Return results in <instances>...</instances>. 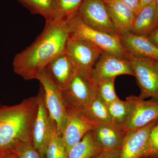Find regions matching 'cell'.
I'll return each mask as SVG.
<instances>
[{
	"label": "cell",
	"instance_id": "1",
	"mask_svg": "<svg viewBox=\"0 0 158 158\" xmlns=\"http://www.w3.org/2000/svg\"><path fill=\"white\" fill-rule=\"evenodd\" d=\"M69 35L67 22L56 19L46 21L35 41L15 56L14 72L26 81L37 79L51 61L65 52Z\"/></svg>",
	"mask_w": 158,
	"mask_h": 158
},
{
	"label": "cell",
	"instance_id": "2",
	"mask_svg": "<svg viewBox=\"0 0 158 158\" xmlns=\"http://www.w3.org/2000/svg\"><path fill=\"white\" fill-rule=\"evenodd\" d=\"M38 106L37 96L18 104L0 106V154L14 153L21 144L32 142Z\"/></svg>",
	"mask_w": 158,
	"mask_h": 158
},
{
	"label": "cell",
	"instance_id": "3",
	"mask_svg": "<svg viewBox=\"0 0 158 158\" xmlns=\"http://www.w3.org/2000/svg\"><path fill=\"white\" fill-rule=\"evenodd\" d=\"M70 36L96 46L105 52L127 58L118 36L98 31L87 25L78 13L67 21Z\"/></svg>",
	"mask_w": 158,
	"mask_h": 158
},
{
	"label": "cell",
	"instance_id": "4",
	"mask_svg": "<svg viewBox=\"0 0 158 158\" xmlns=\"http://www.w3.org/2000/svg\"><path fill=\"white\" fill-rule=\"evenodd\" d=\"M36 79L43 89L44 103L51 117L56 123L57 133L62 136L67 117L62 91L55 85L45 69L39 73Z\"/></svg>",
	"mask_w": 158,
	"mask_h": 158
},
{
	"label": "cell",
	"instance_id": "5",
	"mask_svg": "<svg viewBox=\"0 0 158 158\" xmlns=\"http://www.w3.org/2000/svg\"><path fill=\"white\" fill-rule=\"evenodd\" d=\"M96 94V85L90 76L78 71L68 88L62 91L67 110L82 111Z\"/></svg>",
	"mask_w": 158,
	"mask_h": 158
},
{
	"label": "cell",
	"instance_id": "6",
	"mask_svg": "<svg viewBox=\"0 0 158 158\" xmlns=\"http://www.w3.org/2000/svg\"><path fill=\"white\" fill-rule=\"evenodd\" d=\"M37 96L38 110L33 126L32 143L42 158H45L49 143L54 133L57 131V127L46 107L44 92L41 86Z\"/></svg>",
	"mask_w": 158,
	"mask_h": 158
},
{
	"label": "cell",
	"instance_id": "7",
	"mask_svg": "<svg viewBox=\"0 0 158 158\" xmlns=\"http://www.w3.org/2000/svg\"><path fill=\"white\" fill-rule=\"evenodd\" d=\"M140 89L139 97L142 99L152 98L158 100V74L154 61L134 56L127 53Z\"/></svg>",
	"mask_w": 158,
	"mask_h": 158
},
{
	"label": "cell",
	"instance_id": "8",
	"mask_svg": "<svg viewBox=\"0 0 158 158\" xmlns=\"http://www.w3.org/2000/svg\"><path fill=\"white\" fill-rule=\"evenodd\" d=\"M65 52L79 71L90 77L92 69L104 52L90 43L69 35Z\"/></svg>",
	"mask_w": 158,
	"mask_h": 158
},
{
	"label": "cell",
	"instance_id": "9",
	"mask_svg": "<svg viewBox=\"0 0 158 158\" xmlns=\"http://www.w3.org/2000/svg\"><path fill=\"white\" fill-rule=\"evenodd\" d=\"M78 14L84 23L90 27L118 36L108 13L106 4L102 0H84Z\"/></svg>",
	"mask_w": 158,
	"mask_h": 158
},
{
	"label": "cell",
	"instance_id": "10",
	"mask_svg": "<svg viewBox=\"0 0 158 158\" xmlns=\"http://www.w3.org/2000/svg\"><path fill=\"white\" fill-rule=\"evenodd\" d=\"M122 75L134 76L132 68L127 58L103 52L94 65L90 77L95 85Z\"/></svg>",
	"mask_w": 158,
	"mask_h": 158
},
{
	"label": "cell",
	"instance_id": "11",
	"mask_svg": "<svg viewBox=\"0 0 158 158\" xmlns=\"http://www.w3.org/2000/svg\"><path fill=\"white\" fill-rule=\"evenodd\" d=\"M131 111L125 127L126 132L146 125L158 118V100L142 99L135 95L127 97Z\"/></svg>",
	"mask_w": 158,
	"mask_h": 158
},
{
	"label": "cell",
	"instance_id": "12",
	"mask_svg": "<svg viewBox=\"0 0 158 158\" xmlns=\"http://www.w3.org/2000/svg\"><path fill=\"white\" fill-rule=\"evenodd\" d=\"M158 121V118L144 127L127 131L120 147V158L145 157L150 133Z\"/></svg>",
	"mask_w": 158,
	"mask_h": 158
},
{
	"label": "cell",
	"instance_id": "13",
	"mask_svg": "<svg viewBox=\"0 0 158 158\" xmlns=\"http://www.w3.org/2000/svg\"><path fill=\"white\" fill-rule=\"evenodd\" d=\"M95 126L81 111L67 110L66 124L62 135V141L67 153L71 148L81 141L87 133L92 131Z\"/></svg>",
	"mask_w": 158,
	"mask_h": 158
},
{
	"label": "cell",
	"instance_id": "14",
	"mask_svg": "<svg viewBox=\"0 0 158 158\" xmlns=\"http://www.w3.org/2000/svg\"><path fill=\"white\" fill-rule=\"evenodd\" d=\"M45 70L55 85L62 91L68 88L79 71L65 52L51 61Z\"/></svg>",
	"mask_w": 158,
	"mask_h": 158
},
{
	"label": "cell",
	"instance_id": "15",
	"mask_svg": "<svg viewBox=\"0 0 158 158\" xmlns=\"http://www.w3.org/2000/svg\"><path fill=\"white\" fill-rule=\"evenodd\" d=\"M127 53L138 58L158 61V48L151 42L147 36L130 32L119 37Z\"/></svg>",
	"mask_w": 158,
	"mask_h": 158
},
{
	"label": "cell",
	"instance_id": "16",
	"mask_svg": "<svg viewBox=\"0 0 158 158\" xmlns=\"http://www.w3.org/2000/svg\"><path fill=\"white\" fill-rule=\"evenodd\" d=\"M105 4L118 36L131 32L135 16V12L120 0H113Z\"/></svg>",
	"mask_w": 158,
	"mask_h": 158
},
{
	"label": "cell",
	"instance_id": "17",
	"mask_svg": "<svg viewBox=\"0 0 158 158\" xmlns=\"http://www.w3.org/2000/svg\"><path fill=\"white\" fill-rule=\"evenodd\" d=\"M92 132L103 150H107L121 147L126 132L121 126L111 121L96 125Z\"/></svg>",
	"mask_w": 158,
	"mask_h": 158
},
{
	"label": "cell",
	"instance_id": "18",
	"mask_svg": "<svg viewBox=\"0 0 158 158\" xmlns=\"http://www.w3.org/2000/svg\"><path fill=\"white\" fill-rule=\"evenodd\" d=\"M158 26V9L155 1L145 6L135 15L131 33L148 36Z\"/></svg>",
	"mask_w": 158,
	"mask_h": 158
},
{
	"label": "cell",
	"instance_id": "19",
	"mask_svg": "<svg viewBox=\"0 0 158 158\" xmlns=\"http://www.w3.org/2000/svg\"><path fill=\"white\" fill-rule=\"evenodd\" d=\"M102 150L91 131L71 148L67 158H92Z\"/></svg>",
	"mask_w": 158,
	"mask_h": 158
},
{
	"label": "cell",
	"instance_id": "20",
	"mask_svg": "<svg viewBox=\"0 0 158 158\" xmlns=\"http://www.w3.org/2000/svg\"><path fill=\"white\" fill-rule=\"evenodd\" d=\"M81 112L95 125L111 122L108 105L98 96L97 92Z\"/></svg>",
	"mask_w": 158,
	"mask_h": 158
},
{
	"label": "cell",
	"instance_id": "21",
	"mask_svg": "<svg viewBox=\"0 0 158 158\" xmlns=\"http://www.w3.org/2000/svg\"><path fill=\"white\" fill-rule=\"evenodd\" d=\"M32 14H39L44 18L46 21L55 18L54 0H17Z\"/></svg>",
	"mask_w": 158,
	"mask_h": 158
},
{
	"label": "cell",
	"instance_id": "22",
	"mask_svg": "<svg viewBox=\"0 0 158 158\" xmlns=\"http://www.w3.org/2000/svg\"><path fill=\"white\" fill-rule=\"evenodd\" d=\"M111 121L123 128L126 125L131 111L129 102L118 98L108 105Z\"/></svg>",
	"mask_w": 158,
	"mask_h": 158
},
{
	"label": "cell",
	"instance_id": "23",
	"mask_svg": "<svg viewBox=\"0 0 158 158\" xmlns=\"http://www.w3.org/2000/svg\"><path fill=\"white\" fill-rule=\"evenodd\" d=\"M84 0H54L56 19L67 22L78 13Z\"/></svg>",
	"mask_w": 158,
	"mask_h": 158
},
{
	"label": "cell",
	"instance_id": "24",
	"mask_svg": "<svg viewBox=\"0 0 158 158\" xmlns=\"http://www.w3.org/2000/svg\"><path fill=\"white\" fill-rule=\"evenodd\" d=\"M67 153L62 138L56 131L52 136L45 158H67Z\"/></svg>",
	"mask_w": 158,
	"mask_h": 158
},
{
	"label": "cell",
	"instance_id": "25",
	"mask_svg": "<svg viewBox=\"0 0 158 158\" xmlns=\"http://www.w3.org/2000/svg\"><path fill=\"white\" fill-rule=\"evenodd\" d=\"M115 79H107L96 85L97 93L107 105L119 98L115 91Z\"/></svg>",
	"mask_w": 158,
	"mask_h": 158
},
{
	"label": "cell",
	"instance_id": "26",
	"mask_svg": "<svg viewBox=\"0 0 158 158\" xmlns=\"http://www.w3.org/2000/svg\"><path fill=\"white\" fill-rule=\"evenodd\" d=\"M14 153L19 158H42L32 142L21 144L15 150Z\"/></svg>",
	"mask_w": 158,
	"mask_h": 158
},
{
	"label": "cell",
	"instance_id": "27",
	"mask_svg": "<svg viewBox=\"0 0 158 158\" xmlns=\"http://www.w3.org/2000/svg\"><path fill=\"white\" fill-rule=\"evenodd\" d=\"M158 157V121L150 133L148 148L145 158Z\"/></svg>",
	"mask_w": 158,
	"mask_h": 158
},
{
	"label": "cell",
	"instance_id": "28",
	"mask_svg": "<svg viewBox=\"0 0 158 158\" xmlns=\"http://www.w3.org/2000/svg\"><path fill=\"white\" fill-rule=\"evenodd\" d=\"M120 148L113 150H102L92 158H120Z\"/></svg>",
	"mask_w": 158,
	"mask_h": 158
},
{
	"label": "cell",
	"instance_id": "29",
	"mask_svg": "<svg viewBox=\"0 0 158 158\" xmlns=\"http://www.w3.org/2000/svg\"><path fill=\"white\" fill-rule=\"evenodd\" d=\"M122 2L131 8L136 14L139 7L140 0H120Z\"/></svg>",
	"mask_w": 158,
	"mask_h": 158
},
{
	"label": "cell",
	"instance_id": "30",
	"mask_svg": "<svg viewBox=\"0 0 158 158\" xmlns=\"http://www.w3.org/2000/svg\"><path fill=\"white\" fill-rule=\"evenodd\" d=\"M147 37L153 44L158 48V26L152 33L147 36Z\"/></svg>",
	"mask_w": 158,
	"mask_h": 158
},
{
	"label": "cell",
	"instance_id": "31",
	"mask_svg": "<svg viewBox=\"0 0 158 158\" xmlns=\"http://www.w3.org/2000/svg\"><path fill=\"white\" fill-rule=\"evenodd\" d=\"M154 1L155 0H140L139 7H138V11H137L136 14L141 11V9H143L145 6L149 5Z\"/></svg>",
	"mask_w": 158,
	"mask_h": 158
},
{
	"label": "cell",
	"instance_id": "32",
	"mask_svg": "<svg viewBox=\"0 0 158 158\" xmlns=\"http://www.w3.org/2000/svg\"><path fill=\"white\" fill-rule=\"evenodd\" d=\"M3 158H19L16 155L14 152L2 155Z\"/></svg>",
	"mask_w": 158,
	"mask_h": 158
},
{
	"label": "cell",
	"instance_id": "33",
	"mask_svg": "<svg viewBox=\"0 0 158 158\" xmlns=\"http://www.w3.org/2000/svg\"><path fill=\"white\" fill-rule=\"evenodd\" d=\"M155 67L156 70L158 74V61H155L154 62Z\"/></svg>",
	"mask_w": 158,
	"mask_h": 158
},
{
	"label": "cell",
	"instance_id": "34",
	"mask_svg": "<svg viewBox=\"0 0 158 158\" xmlns=\"http://www.w3.org/2000/svg\"><path fill=\"white\" fill-rule=\"evenodd\" d=\"M105 3H107L108 2H110V1H113V0H102Z\"/></svg>",
	"mask_w": 158,
	"mask_h": 158
},
{
	"label": "cell",
	"instance_id": "35",
	"mask_svg": "<svg viewBox=\"0 0 158 158\" xmlns=\"http://www.w3.org/2000/svg\"><path fill=\"white\" fill-rule=\"evenodd\" d=\"M155 1L156 5L158 9V0H155Z\"/></svg>",
	"mask_w": 158,
	"mask_h": 158
},
{
	"label": "cell",
	"instance_id": "36",
	"mask_svg": "<svg viewBox=\"0 0 158 158\" xmlns=\"http://www.w3.org/2000/svg\"><path fill=\"white\" fill-rule=\"evenodd\" d=\"M0 158H3V156L2 155L0 154Z\"/></svg>",
	"mask_w": 158,
	"mask_h": 158
},
{
	"label": "cell",
	"instance_id": "37",
	"mask_svg": "<svg viewBox=\"0 0 158 158\" xmlns=\"http://www.w3.org/2000/svg\"></svg>",
	"mask_w": 158,
	"mask_h": 158
},
{
	"label": "cell",
	"instance_id": "38",
	"mask_svg": "<svg viewBox=\"0 0 158 158\" xmlns=\"http://www.w3.org/2000/svg\"><path fill=\"white\" fill-rule=\"evenodd\" d=\"M157 158H158V157Z\"/></svg>",
	"mask_w": 158,
	"mask_h": 158
}]
</instances>
